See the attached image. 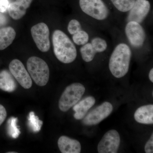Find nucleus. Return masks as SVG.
Listing matches in <instances>:
<instances>
[{"instance_id":"25","label":"nucleus","mask_w":153,"mask_h":153,"mask_svg":"<svg viewBox=\"0 0 153 153\" xmlns=\"http://www.w3.org/2000/svg\"><path fill=\"white\" fill-rule=\"evenodd\" d=\"M145 151L146 153H153V135L151 136L150 139L148 141L145 146Z\"/></svg>"},{"instance_id":"15","label":"nucleus","mask_w":153,"mask_h":153,"mask_svg":"<svg viewBox=\"0 0 153 153\" xmlns=\"http://www.w3.org/2000/svg\"><path fill=\"white\" fill-rule=\"evenodd\" d=\"M134 117L137 122L144 124H153V105H147L140 107L136 111Z\"/></svg>"},{"instance_id":"24","label":"nucleus","mask_w":153,"mask_h":153,"mask_svg":"<svg viewBox=\"0 0 153 153\" xmlns=\"http://www.w3.org/2000/svg\"><path fill=\"white\" fill-rule=\"evenodd\" d=\"M81 30V26L79 21L73 19L70 21L68 26V32L73 35Z\"/></svg>"},{"instance_id":"16","label":"nucleus","mask_w":153,"mask_h":153,"mask_svg":"<svg viewBox=\"0 0 153 153\" xmlns=\"http://www.w3.org/2000/svg\"><path fill=\"white\" fill-rule=\"evenodd\" d=\"M16 36V31L11 27L0 29V50H4L10 45Z\"/></svg>"},{"instance_id":"6","label":"nucleus","mask_w":153,"mask_h":153,"mask_svg":"<svg viewBox=\"0 0 153 153\" xmlns=\"http://www.w3.org/2000/svg\"><path fill=\"white\" fill-rule=\"evenodd\" d=\"M31 34L34 42L40 51L47 52L50 47L49 30L47 25L40 23L34 25L31 29Z\"/></svg>"},{"instance_id":"20","label":"nucleus","mask_w":153,"mask_h":153,"mask_svg":"<svg viewBox=\"0 0 153 153\" xmlns=\"http://www.w3.org/2000/svg\"><path fill=\"white\" fill-rule=\"evenodd\" d=\"M114 7L121 12H127L130 10L135 0H111Z\"/></svg>"},{"instance_id":"4","label":"nucleus","mask_w":153,"mask_h":153,"mask_svg":"<svg viewBox=\"0 0 153 153\" xmlns=\"http://www.w3.org/2000/svg\"><path fill=\"white\" fill-rule=\"evenodd\" d=\"M85 88L80 83H74L66 88L60 97L59 108L66 112L79 102L85 93Z\"/></svg>"},{"instance_id":"21","label":"nucleus","mask_w":153,"mask_h":153,"mask_svg":"<svg viewBox=\"0 0 153 153\" xmlns=\"http://www.w3.org/2000/svg\"><path fill=\"white\" fill-rule=\"evenodd\" d=\"M18 119L16 117H12L9 119L7 122V132L13 138H18L21 134V131L18 126Z\"/></svg>"},{"instance_id":"29","label":"nucleus","mask_w":153,"mask_h":153,"mask_svg":"<svg viewBox=\"0 0 153 153\" xmlns=\"http://www.w3.org/2000/svg\"><path fill=\"white\" fill-rule=\"evenodd\" d=\"M149 78L151 82H153V69L152 68L149 73Z\"/></svg>"},{"instance_id":"19","label":"nucleus","mask_w":153,"mask_h":153,"mask_svg":"<svg viewBox=\"0 0 153 153\" xmlns=\"http://www.w3.org/2000/svg\"><path fill=\"white\" fill-rule=\"evenodd\" d=\"M28 119V126L32 131L37 133L41 130L43 125V121L39 120V117L35 115V113L33 111L30 112Z\"/></svg>"},{"instance_id":"22","label":"nucleus","mask_w":153,"mask_h":153,"mask_svg":"<svg viewBox=\"0 0 153 153\" xmlns=\"http://www.w3.org/2000/svg\"><path fill=\"white\" fill-rule=\"evenodd\" d=\"M72 39L76 45H84L88 42L89 36L86 32L81 30L73 35Z\"/></svg>"},{"instance_id":"23","label":"nucleus","mask_w":153,"mask_h":153,"mask_svg":"<svg viewBox=\"0 0 153 153\" xmlns=\"http://www.w3.org/2000/svg\"><path fill=\"white\" fill-rule=\"evenodd\" d=\"M91 44L97 52H104L107 48L106 41L100 38H95L92 39Z\"/></svg>"},{"instance_id":"10","label":"nucleus","mask_w":153,"mask_h":153,"mask_svg":"<svg viewBox=\"0 0 153 153\" xmlns=\"http://www.w3.org/2000/svg\"><path fill=\"white\" fill-rule=\"evenodd\" d=\"M125 33L132 47L137 48L142 47L144 43L146 34L143 28L139 23L129 22L126 27Z\"/></svg>"},{"instance_id":"8","label":"nucleus","mask_w":153,"mask_h":153,"mask_svg":"<svg viewBox=\"0 0 153 153\" xmlns=\"http://www.w3.org/2000/svg\"><path fill=\"white\" fill-rule=\"evenodd\" d=\"M120 143L119 134L116 130H111L105 134L97 146L99 153H116Z\"/></svg>"},{"instance_id":"14","label":"nucleus","mask_w":153,"mask_h":153,"mask_svg":"<svg viewBox=\"0 0 153 153\" xmlns=\"http://www.w3.org/2000/svg\"><path fill=\"white\" fill-rule=\"evenodd\" d=\"M95 102V99L93 97L88 96L76 103L73 106V110L75 112L74 114V118L77 120L83 119Z\"/></svg>"},{"instance_id":"3","label":"nucleus","mask_w":153,"mask_h":153,"mask_svg":"<svg viewBox=\"0 0 153 153\" xmlns=\"http://www.w3.org/2000/svg\"><path fill=\"white\" fill-rule=\"evenodd\" d=\"M27 68L31 78L37 85L44 86L49 81V70L47 63L36 56L30 57L27 61Z\"/></svg>"},{"instance_id":"27","label":"nucleus","mask_w":153,"mask_h":153,"mask_svg":"<svg viewBox=\"0 0 153 153\" xmlns=\"http://www.w3.org/2000/svg\"><path fill=\"white\" fill-rule=\"evenodd\" d=\"M9 4L8 0H0V12L4 13L8 10Z\"/></svg>"},{"instance_id":"9","label":"nucleus","mask_w":153,"mask_h":153,"mask_svg":"<svg viewBox=\"0 0 153 153\" xmlns=\"http://www.w3.org/2000/svg\"><path fill=\"white\" fill-rule=\"evenodd\" d=\"M9 69L11 74L22 87L25 89H29L32 87V78L20 60L18 59L12 60L9 65Z\"/></svg>"},{"instance_id":"2","label":"nucleus","mask_w":153,"mask_h":153,"mask_svg":"<svg viewBox=\"0 0 153 153\" xmlns=\"http://www.w3.org/2000/svg\"><path fill=\"white\" fill-rule=\"evenodd\" d=\"M131 51L128 45L121 43L115 47L109 62L110 71L114 77L120 78L125 76L128 71Z\"/></svg>"},{"instance_id":"11","label":"nucleus","mask_w":153,"mask_h":153,"mask_svg":"<svg viewBox=\"0 0 153 153\" xmlns=\"http://www.w3.org/2000/svg\"><path fill=\"white\" fill-rule=\"evenodd\" d=\"M150 8V4L148 0H136L129 11L128 21L141 24L147 16Z\"/></svg>"},{"instance_id":"5","label":"nucleus","mask_w":153,"mask_h":153,"mask_svg":"<svg viewBox=\"0 0 153 153\" xmlns=\"http://www.w3.org/2000/svg\"><path fill=\"white\" fill-rule=\"evenodd\" d=\"M83 13L96 20L102 21L108 16L109 11L102 0H79Z\"/></svg>"},{"instance_id":"1","label":"nucleus","mask_w":153,"mask_h":153,"mask_svg":"<svg viewBox=\"0 0 153 153\" xmlns=\"http://www.w3.org/2000/svg\"><path fill=\"white\" fill-rule=\"evenodd\" d=\"M54 52L57 59L62 63H70L76 59V47L68 36L60 30H56L52 35Z\"/></svg>"},{"instance_id":"17","label":"nucleus","mask_w":153,"mask_h":153,"mask_svg":"<svg viewBox=\"0 0 153 153\" xmlns=\"http://www.w3.org/2000/svg\"><path fill=\"white\" fill-rule=\"evenodd\" d=\"M0 89L11 92L16 90L17 84L10 74L4 70L0 73Z\"/></svg>"},{"instance_id":"26","label":"nucleus","mask_w":153,"mask_h":153,"mask_svg":"<svg viewBox=\"0 0 153 153\" xmlns=\"http://www.w3.org/2000/svg\"><path fill=\"white\" fill-rule=\"evenodd\" d=\"M7 112L4 107L0 104V126L5 120L7 117Z\"/></svg>"},{"instance_id":"28","label":"nucleus","mask_w":153,"mask_h":153,"mask_svg":"<svg viewBox=\"0 0 153 153\" xmlns=\"http://www.w3.org/2000/svg\"><path fill=\"white\" fill-rule=\"evenodd\" d=\"M0 12V26L4 25L6 22L5 17Z\"/></svg>"},{"instance_id":"18","label":"nucleus","mask_w":153,"mask_h":153,"mask_svg":"<svg viewBox=\"0 0 153 153\" xmlns=\"http://www.w3.org/2000/svg\"><path fill=\"white\" fill-rule=\"evenodd\" d=\"M80 53L83 60L90 62L93 60L97 52L94 49L91 43H87L83 45L80 49Z\"/></svg>"},{"instance_id":"7","label":"nucleus","mask_w":153,"mask_h":153,"mask_svg":"<svg viewBox=\"0 0 153 153\" xmlns=\"http://www.w3.org/2000/svg\"><path fill=\"white\" fill-rule=\"evenodd\" d=\"M113 109V107L111 103L108 102H105L85 116L82 123L86 126L98 124L111 114Z\"/></svg>"},{"instance_id":"30","label":"nucleus","mask_w":153,"mask_h":153,"mask_svg":"<svg viewBox=\"0 0 153 153\" xmlns=\"http://www.w3.org/2000/svg\"><path fill=\"white\" fill-rule=\"evenodd\" d=\"M8 153H16V152H9Z\"/></svg>"},{"instance_id":"12","label":"nucleus","mask_w":153,"mask_h":153,"mask_svg":"<svg viewBox=\"0 0 153 153\" xmlns=\"http://www.w3.org/2000/svg\"><path fill=\"white\" fill-rule=\"evenodd\" d=\"M33 0H16L9 4L8 11L12 19L18 20L25 16Z\"/></svg>"},{"instance_id":"13","label":"nucleus","mask_w":153,"mask_h":153,"mask_svg":"<svg viewBox=\"0 0 153 153\" xmlns=\"http://www.w3.org/2000/svg\"><path fill=\"white\" fill-rule=\"evenodd\" d=\"M57 144L62 153H79L81 152L80 143L77 140L70 138L66 136H62L59 138Z\"/></svg>"}]
</instances>
